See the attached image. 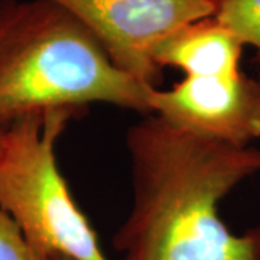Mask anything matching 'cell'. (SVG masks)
I'll return each mask as SVG.
<instances>
[{
    "label": "cell",
    "instance_id": "cell-1",
    "mask_svg": "<svg viewBox=\"0 0 260 260\" xmlns=\"http://www.w3.org/2000/svg\"><path fill=\"white\" fill-rule=\"evenodd\" d=\"M132 208L113 237L121 260H260V229L233 233L221 200L260 172V149L145 114L126 132Z\"/></svg>",
    "mask_w": 260,
    "mask_h": 260
},
{
    "label": "cell",
    "instance_id": "cell-2",
    "mask_svg": "<svg viewBox=\"0 0 260 260\" xmlns=\"http://www.w3.org/2000/svg\"><path fill=\"white\" fill-rule=\"evenodd\" d=\"M148 87L123 73L88 29L49 0H0V127L104 103L150 114Z\"/></svg>",
    "mask_w": 260,
    "mask_h": 260
},
{
    "label": "cell",
    "instance_id": "cell-3",
    "mask_svg": "<svg viewBox=\"0 0 260 260\" xmlns=\"http://www.w3.org/2000/svg\"><path fill=\"white\" fill-rule=\"evenodd\" d=\"M77 117L71 110L34 113L5 129L0 208L15 220L39 260L54 254L109 260L56 164V142Z\"/></svg>",
    "mask_w": 260,
    "mask_h": 260
},
{
    "label": "cell",
    "instance_id": "cell-4",
    "mask_svg": "<svg viewBox=\"0 0 260 260\" xmlns=\"http://www.w3.org/2000/svg\"><path fill=\"white\" fill-rule=\"evenodd\" d=\"M88 29L123 73L148 87L162 80L152 49L171 32L213 16V0H49Z\"/></svg>",
    "mask_w": 260,
    "mask_h": 260
},
{
    "label": "cell",
    "instance_id": "cell-5",
    "mask_svg": "<svg viewBox=\"0 0 260 260\" xmlns=\"http://www.w3.org/2000/svg\"><path fill=\"white\" fill-rule=\"evenodd\" d=\"M150 113L195 135L234 146L260 138V81L234 77H185L169 90L150 88Z\"/></svg>",
    "mask_w": 260,
    "mask_h": 260
},
{
    "label": "cell",
    "instance_id": "cell-6",
    "mask_svg": "<svg viewBox=\"0 0 260 260\" xmlns=\"http://www.w3.org/2000/svg\"><path fill=\"white\" fill-rule=\"evenodd\" d=\"M243 45L214 16L189 22L159 41L152 59L159 68L174 67L185 77H234L243 73Z\"/></svg>",
    "mask_w": 260,
    "mask_h": 260
},
{
    "label": "cell",
    "instance_id": "cell-7",
    "mask_svg": "<svg viewBox=\"0 0 260 260\" xmlns=\"http://www.w3.org/2000/svg\"><path fill=\"white\" fill-rule=\"evenodd\" d=\"M213 16L260 52V0H213Z\"/></svg>",
    "mask_w": 260,
    "mask_h": 260
},
{
    "label": "cell",
    "instance_id": "cell-8",
    "mask_svg": "<svg viewBox=\"0 0 260 260\" xmlns=\"http://www.w3.org/2000/svg\"><path fill=\"white\" fill-rule=\"evenodd\" d=\"M0 260H39L9 214L0 208Z\"/></svg>",
    "mask_w": 260,
    "mask_h": 260
},
{
    "label": "cell",
    "instance_id": "cell-9",
    "mask_svg": "<svg viewBox=\"0 0 260 260\" xmlns=\"http://www.w3.org/2000/svg\"><path fill=\"white\" fill-rule=\"evenodd\" d=\"M47 260H74V259H71V257H68V256H64V254H54V256L48 257Z\"/></svg>",
    "mask_w": 260,
    "mask_h": 260
},
{
    "label": "cell",
    "instance_id": "cell-10",
    "mask_svg": "<svg viewBox=\"0 0 260 260\" xmlns=\"http://www.w3.org/2000/svg\"><path fill=\"white\" fill-rule=\"evenodd\" d=\"M3 139H5V129L0 127V150H2V146H3Z\"/></svg>",
    "mask_w": 260,
    "mask_h": 260
}]
</instances>
